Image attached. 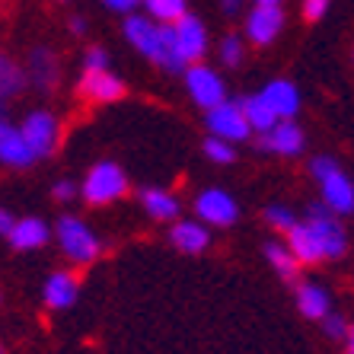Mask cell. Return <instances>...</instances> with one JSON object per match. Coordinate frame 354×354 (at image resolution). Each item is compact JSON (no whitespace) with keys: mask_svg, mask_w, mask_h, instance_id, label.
Returning <instances> with one entry per match:
<instances>
[{"mask_svg":"<svg viewBox=\"0 0 354 354\" xmlns=\"http://www.w3.org/2000/svg\"><path fill=\"white\" fill-rule=\"evenodd\" d=\"M124 39L150 64L163 67L169 74H182L185 71L179 51H176V41H173V26H160L153 19L140 17V13H131V17L124 19Z\"/></svg>","mask_w":354,"mask_h":354,"instance_id":"cell-1","label":"cell"},{"mask_svg":"<svg viewBox=\"0 0 354 354\" xmlns=\"http://www.w3.org/2000/svg\"><path fill=\"white\" fill-rule=\"evenodd\" d=\"M195 221L205 223L207 230H211V227L227 230V227H233V223L239 221V201L227 189L211 185V189L198 192V198H195Z\"/></svg>","mask_w":354,"mask_h":354,"instance_id":"cell-6","label":"cell"},{"mask_svg":"<svg viewBox=\"0 0 354 354\" xmlns=\"http://www.w3.org/2000/svg\"><path fill=\"white\" fill-rule=\"evenodd\" d=\"M23 74H26V86L32 83L35 90L48 96V93L58 90V83H61V61L48 45H39V48L29 51V61H26Z\"/></svg>","mask_w":354,"mask_h":354,"instance_id":"cell-10","label":"cell"},{"mask_svg":"<svg viewBox=\"0 0 354 354\" xmlns=\"http://www.w3.org/2000/svg\"><path fill=\"white\" fill-rule=\"evenodd\" d=\"M338 166H342V163H338V160H335V157H329V153H316V157H313V160H310V176H313V179H316V182H319V179H322V176H329V173H335Z\"/></svg>","mask_w":354,"mask_h":354,"instance_id":"cell-31","label":"cell"},{"mask_svg":"<svg viewBox=\"0 0 354 354\" xmlns=\"http://www.w3.org/2000/svg\"><path fill=\"white\" fill-rule=\"evenodd\" d=\"M77 297H80V278L74 272H67V268H58V272H51L41 284V300L48 310H71L77 304Z\"/></svg>","mask_w":354,"mask_h":354,"instance_id":"cell-15","label":"cell"},{"mask_svg":"<svg viewBox=\"0 0 354 354\" xmlns=\"http://www.w3.org/2000/svg\"><path fill=\"white\" fill-rule=\"evenodd\" d=\"M304 221L310 227V233L316 236V243H319L322 262H335V259L348 256V230H345V223H342V217H335L332 211H326L316 201V205L306 207Z\"/></svg>","mask_w":354,"mask_h":354,"instance_id":"cell-4","label":"cell"},{"mask_svg":"<svg viewBox=\"0 0 354 354\" xmlns=\"http://www.w3.org/2000/svg\"><path fill=\"white\" fill-rule=\"evenodd\" d=\"M329 3L332 0H304V17L310 23H319L326 13H329Z\"/></svg>","mask_w":354,"mask_h":354,"instance_id":"cell-33","label":"cell"},{"mask_svg":"<svg viewBox=\"0 0 354 354\" xmlns=\"http://www.w3.org/2000/svg\"><path fill=\"white\" fill-rule=\"evenodd\" d=\"M109 10H115V13H124V17H131L134 10L140 7V0H102Z\"/></svg>","mask_w":354,"mask_h":354,"instance_id":"cell-34","label":"cell"},{"mask_svg":"<svg viewBox=\"0 0 354 354\" xmlns=\"http://www.w3.org/2000/svg\"><path fill=\"white\" fill-rule=\"evenodd\" d=\"M239 112H243V118H246L249 131L259 134V138H262V134L268 131L274 122H278V118L268 112V106L259 99V93H252V96H246V99H239Z\"/></svg>","mask_w":354,"mask_h":354,"instance_id":"cell-23","label":"cell"},{"mask_svg":"<svg viewBox=\"0 0 354 354\" xmlns=\"http://www.w3.org/2000/svg\"><path fill=\"white\" fill-rule=\"evenodd\" d=\"M223 3H227V10H236L239 7V0H223Z\"/></svg>","mask_w":354,"mask_h":354,"instance_id":"cell-39","label":"cell"},{"mask_svg":"<svg viewBox=\"0 0 354 354\" xmlns=\"http://www.w3.org/2000/svg\"><path fill=\"white\" fill-rule=\"evenodd\" d=\"M71 32H74V35H86V19H83V17L71 19Z\"/></svg>","mask_w":354,"mask_h":354,"instance_id":"cell-36","label":"cell"},{"mask_svg":"<svg viewBox=\"0 0 354 354\" xmlns=\"http://www.w3.org/2000/svg\"><path fill=\"white\" fill-rule=\"evenodd\" d=\"M217 58H221L223 67H239V64H243V39H239L236 32L223 35L221 48H217Z\"/></svg>","mask_w":354,"mask_h":354,"instance_id":"cell-29","label":"cell"},{"mask_svg":"<svg viewBox=\"0 0 354 354\" xmlns=\"http://www.w3.org/2000/svg\"><path fill=\"white\" fill-rule=\"evenodd\" d=\"M77 93L86 102H96V106H109V102H118L124 96V80L112 71L106 74H80L77 80Z\"/></svg>","mask_w":354,"mask_h":354,"instance_id":"cell-16","label":"cell"},{"mask_svg":"<svg viewBox=\"0 0 354 354\" xmlns=\"http://www.w3.org/2000/svg\"><path fill=\"white\" fill-rule=\"evenodd\" d=\"M205 124H207V134H211V138H221V140H227V144H233V147L252 138L246 118L239 112V99H223L221 106L207 109Z\"/></svg>","mask_w":354,"mask_h":354,"instance_id":"cell-8","label":"cell"},{"mask_svg":"<svg viewBox=\"0 0 354 354\" xmlns=\"http://www.w3.org/2000/svg\"><path fill=\"white\" fill-rule=\"evenodd\" d=\"M268 153H278V157H300L306 150V134L297 122H274L268 131L259 138Z\"/></svg>","mask_w":354,"mask_h":354,"instance_id":"cell-14","label":"cell"},{"mask_svg":"<svg viewBox=\"0 0 354 354\" xmlns=\"http://www.w3.org/2000/svg\"><path fill=\"white\" fill-rule=\"evenodd\" d=\"M51 195L58 198V201H77L80 189H77V182H74V179H58L55 185H51Z\"/></svg>","mask_w":354,"mask_h":354,"instance_id":"cell-32","label":"cell"},{"mask_svg":"<svg viewBox=\"0 0 354 354\" xmlns=\"http://www.w3.org/2000/svg\"><path fill=\"white\" fill-rule=\"evenodd\" d=\"M112 71V58L102 45H90L83 51V61H80V74H106Z\"/></svg>","mask_w":354,"mask_h":354,"instance_id":"cell-26","label":"cell"},{"mask_svg":"<svg viewBox=\"0 0 354 354\" xmlns=\"http://www.w3.org/2000/svg\"><path fill=\"white\" fill-rule=\"evenodd\" d=\"M138 201H140V207L147 211L150 221H157V223H176L182 214L179 195L163 189V185H147V189H140Z\"/></svg>","mask_w":354,"mask_h":354,"instance_id":"cell-19","label":"cell"},{"mask_svg":"<svg viewBox=\"0 0 354 354\" xmlns=\"http://www.w3.org/2000/svg\"><path fill=\"white\" fill-rule=\"evenodd\" d=\"M19 134H23L26 147L35 160L51 157L61 144V118L48 109H32L29 115L19 122Z\"/></svg>","mask_w":354,"mask_h":354,"instance_id":"cell-5","label":"cell"},{"mask_svg":"<svg viewBox=\"0 0 354 354\" xmlns=\"http://www.w3.org/2000/svg\"><path fill=\"white\" fill-rule=\"evenodd\" d=\"M297 310H300L306 319L322 322L332 310H335V306H332L329 288L319 284V281H300V284H297Z\"/></svg>","mask_w":354,"mask_h":354,"instance_id":"cell-20","label":"cell"},{"mask_svg":"<svg viewBox=\"0 0 354 354\" xmlns=\"http://www.w3.org/2000/svg\"><path fill=\"white\" fill-rule=\"evenodd\" d=\"M140 7L147 10L144 17L160 26H173L176 19H182L189 13V3H185V0H140Z\"/></svg>","mask_w":354,"mask_h":354,"instance_id":"cell-25","label":"cell"},{"mask_svg":"<svg viewBox=\"0 0 354 354\" xmlns=\"http://www.w3.org/2000/svg\"><path fill=\"white\" fill-rule=\"evenodd\" d=\"M322 329H326V335H329L332 342H348V338L354 335V332H351V322H348L342 313H335V310H332V313L322 319Z\"/></svg>","mask_w":354,"mask_h":354,"instance_id":"cell-30","label":"cell"},{"mask_svg":"<svg viewBox=\"0 0 354 354\" xmlns=\"http://www.w3.org/2000/svg\"><path fill=\"white\" fill-rule=\"evenodd\" d=\"M265 259H268V265L274 268V274L284 281H297L300 278V265H297V259L288 252V246L284 243H278V239H268L265 243Z\"/></svg>","mask_w":354,"mask_h":354,"instance_id":"cell-24","label":"cell"},{"mask_svg":"<svg viewBox=\"0 0 354 354\" xmlns=\"http://www.w3.org/2000/svg\"><path fill=\"white\" fill-rule=\"evenodd\" d=\"M342 354H354V335L348 342H342Z\"/></svg>","mask_w":354,"mask_h":354,"instance_id":"cell-37","label":"cell"},{"mask_svg":"<svg viewBox=\"0 0 354 354\" xmlns=\"http://www.w3.org/2000/svg\"><path fill=\"white\" fill-rule=\"evenodd\" d=\"M297 221H300V217H297L288 205H268L265 207V223H268L274 233H288Z\"/></svg>","mask_w":354,"mask_h":354,"instance_id":"cell-28","label":"cell"},{"mask_svg":"<svg viewBox=\"0 0 354 354\" xmlns=\"http://www.w3.org/2000/svg\"><path fill=\"white\" fill-rule=\"evenodd\" d=\"M246 39L256 45V48H265L272 45L274 39L284 29V10L281 7H268V3H256V7L246 13Z\"/></svg>","mask_w":354,"mask_h":354,"instance_id":"cell-12","label":"cell"},{"mask_svg":"<svg viewBox=\"0 0 354 354\" xmlns=\"http://www.w3.org/2000/svg\"><path fill=\"white\" fill-rule=\"evenodd\" d=\"M169 243L176 246V252L201 256V252L211 246V230L198 221H176L173 227H169Z\"/></svg>","mask_w":354,"mask_h":354,"instance_id":"cell-21","label":"cell"},{"mask_svg":"<svg viewBox=\"0 0 354 354\" xmlns=\"http://www.w3.org/2000/svg\"><path fill=\"white\" fill-rule=\"evenodd\" d=\"M173 41H176V51H179L182 64H201L207 55V29L205 23L192 13H185L182 19L173 23Z\"/></svg>","mask_w":354,"mask_h":354,"instance_id":"cell-9","label":"cell"},{"mask_svg":"<svg viewBox=\"0 0 354 354\" xmlns=\"http://www.w3.org/2000/svg\"><path fill=\"white\" fill-rule=\"evenodd\" d=\"M23 90H26V74H23V67H19L13 58H7L3 51H0V109H3V102L17 99Z\"/></svg>","mask_w":354,"mask_h":354,"instance_id":"cell-22","label":"cell"},{"mask_svg":"<svg viewBox=\"0 0 354 354\" xmlns=\"http://www.w3.org/2000/svg\"><path fill=\"white\" fill-rule=\"evenodd\" d=\"M256 3H268V7H281V0H256Z\"/></svg>","mask_w":354,"mask_h":354,"instance_id":"cell-38","label":"cell"},{"mask_svg":"<svg viewBox=\"0 0 354 354\" xmlns=\"http://www.w3.org/2000/svg\"><path fill=\"white\" fill-rule=\"evenodd\" d=\"M182 77H185V93L192 96V102H195L198 109H214L221 106L227 96V83H223V77L217 74L211 64H189L185 71H182Z\"/></svg>","mask_w":354,"mask_h":354,"instance_id":"cell-7","label":"cell"},{"mask_svg":"<svg viewBox=\"0 0 354 354\" xmlns=\"http://www.w3.org/2000/svg\"><path fill=\"white\" fill-rule=\"evenodd\" d=\"M0 163L10 166V169H26V166L35 163L23 134H19V124L10 122L3 109H0Z\"/></svg>","mask_w":354,"mask_h":354,"instance_id":"cell-17","label":"cell"},{"mask_svg":"<svg viewBox=\"0 0 354 354\" xmlns=\"http://www.w3.org/2000/svg\"><path fill=\"white\" fill-rule=\"evenodd\" d=\"M205 157L211 160V163H217V166H230L233 160H236V147L227 144V140L211 138V134H207L205 138Z\"/></svg>","mask_w":354,"mask_h":354,"instance_id":"cell-27","label":"cell"},{"mask_svg":"<svg viewBox=\"0 0 354 354\" xmlns=\"http://www.w3.org/2000/svg\"><path fill=\"white\" fill-rule=\"evenodd\" d=\"M259 99L268 106V112L278 122H294L300 106H304V96H300L294 80H268L262 86V93H259Z\"/></svg>","mask_w":354,"mask_h":354,"instance_id":"cell-13","label":"cell"},{"mask_svg":"<svg viewBox=\"0 0 354 354\" xmlns=\"http://www.w3.org/2000/svg\"><path fill=\"white\" fill-rule=\"evenodd\" d=\"M51 227L41 217H17L13 227L7 230V243L17 252H39L41 246H48Z\"/></svg>","mask_w":354,"mask_h":354,"instance_id":"cell-18","label":"cell"},{"mask_svg":"<svg viewBox=\"0 0 354 354\" xmlns=\"http://www.w3.org/2000/svg\"><path fill=\"white\" fill-rule=\"evenodd\" d=\"M13 221H17V217H13V214L7 211V207L0 205V236H7V230L13 227Z\"/></svg>","mask_w":354,"mask_h":354,"instance_id":"cell-35","label":"cell"},{"mask_svg":"<svg viewBox=\"0 0 354 354\" xmlns=\"http://www.w3.org/2000/svg\"><path fill=\"white\" fill-rule=\"evenodd\" d=\"M77 189L90 207H106V205H115L128 195V173L115 160H99V163L90 166V173L83 176V182H77Z\"/></svg>","mask_w":354,"mask_h":354,"instance_id":"cell-3","label":"cell"},{"mask_svg":"<svg viewBox=\"0 0 354 354\" xmlns=\"http://www.w3.org/2000/svg\"><path fill=\"white\" fill-rule=\"evenodd\" d=\"M55 236H58V249L61 256L74 268H86L93 265L99 256H102V239L96 236L90 223L77 214H64L55 223Z\"/></svg>","mask_w":354,"mask_h":354,"instance_id":"cell-2","label":"cell"},{"mask_svg":"<svg viewBox=\"0 0 354 354\" xmlns=\"http://www.w3.org/2000/svg\"><path fill=\"white\" fill-rule=\"evenodd\" d=\"M316 185H319V198H322L319 205L326 211H332L335 217H348L354 211V182L342 166H338L335 173L322 176Z\"/></svg>","mask_w":354,"mask_h":354,"instance_id":"cell-11","label":"cell"}]
</instances>
